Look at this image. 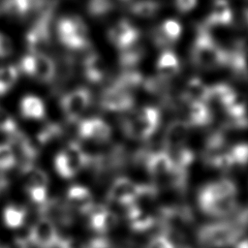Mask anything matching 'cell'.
Instances as JSON below:
<instances>
[{
  "mask_svg": "<svg viewBox=\"0 0 248 248\" xmlns=\"http://www.w3.org/2000/svg\"><path fill=\"white\" fill-rule=\"evenodd\" d=\"M191 59L201 69L211 70L227 66L228 50L224 49L208 32L207 27L200 25L192 45Z\"/></svg>",
  "mask_w": 248,
  "mask_h": 248,
  "instance_id": "cell-1",
  "label": "cell"
},
{
  "mask_svg": "<svg viewBox=\"0 0 248 248\" xmlns=\"http://www.w3.org/2000/svg\"><path fill=\"white\" fill-rule=\"evenodd\" d=\"M56 0H51L39 13L25 34V44L29 53H45L49 50L52 38V19Z\"/></svg>",
  "mask_w": 248,
  "mask_h": 248,
  "instance_id": "cell-2",
  "label": "cell"
},
{
  "mask_svg": "<svg viewBox=\"0 0 248 248\" xmlns=\"http://www.w3.org/2000/svg\"><path fill=\"white\" fill-rule=\"evenodd\" d=\"M56 35L61 45L69 50L83 51L91 46L87 25L76 15L62 16L57 21Z\"/></svg>",
  "mask_w": 248,
  "mask_h": 248,
  "instance_id": "cell-3",
  "label": "cell"
},
{
  "mask_svg": "<svg viewBox=\"0 0 248 248\" xmlns=\"http://www.w3.org/2000/svg\"><path fill=\"white\" fill-rule=\"evenodd\" d=\"M92 159L78 141H70L54 158L56 172L63 178H72L83 168L90 166Z\"/></svg>",
  "mask_w": 248,
  "mask_h": 248,
  "instance_id": "cell-4",
  "label": "cell"
},
{
  "mask_svg": "<svg viewBox=\"0 0 248 248\" xmlns=\"http://www.w3.org/2000/svg\"><path fill=\"white\" fill-rule=\"evenodd\" d=\"M160 121V111L154 107H143L127 116L123 129L127 136L135 140H146L156 131Z\"/></svg>",
  "mask_w": 248,
  "mask_h": 248,
  "instance_id": "cell-5",
  "label": "cell"
},
{
  "mask_svg": "<svg viewBox=\"0 0 248 248\" xmlns=\"http://www.w3.org/2000/svg\"><path fill=\"white\" fill-rule=\"evenodd\" d=\"M18 70L42 83H50L55 78L56 64L47 54L28 52L20 59Z\"/></svg>",
  "mask_w": 248,
  "mask_h": 248,
  "instance_id": "cell-6",
  "label": "cell"
},
{
  "mask_svg": "<svg viewBox=\"0 0 248 248\" xmlns=\"http://www.w3.org/2000/svg\"><path fill=\"white\" fill-rule=\"evenodd\" d=\"M240 232L241 230L231 223H215L202 227L199 232V239L210 247H227L232 245Z\"/></svg>",
  "mask_w": 248,
  "mask_h": 248,
  "instance_id": "cell-7",
  "label": "cell"
},
{
  "mask_svg": "<svg viewBox=\"0 0 248 248\" xmlns=\"http://www.w3.org/2000/svg\"><path fill=\"white\" fill-rule=\"evenodd\" d=\"M91 103V92L86 87L75 88L60 99V108L65 118L71 122H77L89 108Z\"/></svg>",
  "mask_w": 248,
  "mask_h": 248,
  "instance_id": "cell-8",
  "label": "cell"
},
{
  "mask_svg": "<svg viewBox=\"0 0 248 248\" xmlns=\"http://www.w3.org/2000/svg\"><path fill=\"white\" fill-rule=\"evenodd\" d=\"M108 41L119 50L124 49L140 40V31L128 19H120L108 31Z\"/></svg>",
  "mask_w": 248,
  "mask_h": 248,
  "instance_id": "cell-9",
  "label": "cell"
},
{
  "mask_svg": "<svg viewBox=\"0 0 248 248\" xmlns=\"http://www.w3.org/2000/svg\"><path fill=\"white\" fill-rule=\"evenodd\" d=\"M135 103L131 92L113 86L106 87L100 97V106L108 111H126L133 108Z\"/></svg>",
  "mask_w": 248,
  "mask_h": 248,
  "instance_id": "cell-10",
  "label": "cell"
},
{
  "mask_svg": "<svg viewBox=\"0 0 248 248\" xmlns=\"http://www.w3.org/2000/svg\"><path fill=\"white\" fill-rule=\"evenodd\" d=\"M58 234L56 225L48 218L39 216V219L29 229L27 238L38 248H46L54 242Z\"/></svg>",
  "mask_w": 248,
  "mask_h": 248,
  "instance_id": "cell-11",
  "label": "cell"
},
{
  "mask_svg": "<svg viewBox=\"0 0 248 248\" xmlns=\"http://www.w3.org/2000/svg\"><path fill=\"white\" fill-rule=\"evenodd\" d=\"M139 184L134 183L126 177L116 178L108 193L109 201L121 205H128L137 202L139 195Z\"/></svg>",
  "mask_w": 248,
  "mask_h": 248,
  "instance_id": "cell-12",
  "label": "cell"
},
{
  "mask_svg": "<svg viewBox=\"0 0 248 248\" xmlns=\"http://www.w3.org/2000/svg\"><path fill=\"white\" fill-rule=\"evenodd\" d=\"M227 67L237 79L248 80V46L246 43L239 41L228 50Z\"/></svg>",
  "mask_w": 248,
  "mask_h": 248,
  "instance_id": "cell-13",
  "label": "cell"
},
{
  "mask_svg": "<svg viewBox=\"0 0 248 248\" xmlns=\"http://www.w3.org/2000/svg\"><path fill=\"white\" fill-rule=\"evenodd\" d=\"M78 133V136L83 140L104 142L109 139L111 130L108 124H107L103 119L91 117L83 119L79 122Z\"/></svg>",
  "mask_w": 248,
  "mask_h": 248,
  "instance_id": "cell-14",
  "label": "cell"
},
{
  "mask_svg": "<svg viewBox=\"0 0 248 248\" xmlns=\"http://www.w3.org/2000/svg\"><path fill=\"white\" fill-rule=\"evenodd\" d=\"M181 33L182 26L179 21L167 19L154 29L152 32V40L157 46L166 49L179 40Z\"/></svg>",
  "mask_w": 248,
  "mask_h": 248,
  "instance_id": "cell-15",
  "label": "cell"
},
{
  "mask_svg": "<svg viewBox=\"0 0 248 248\" xmlns=\"http://www.w3.org/2000/svg\"><path fill=\"white\" fill-rule=\"evenodd\" d=\"M65 202L73 212L84 215H86L94 205L91 192L81 185L71 186L67 191Z\"/></svg>",
  "mask_w": 248,
  "mask_h": 248,
  "instance_id": "cell-16",
  "label": "cell"
},
{
  "mask_svg": "<svg viewBox=\"0 0 248 248\" xmlns=\"http://www.w3.org/2000/svg\"><path fill=\"white\" fill-rule=\"evenodd\" d=\"M89 218V226L98 232H107L113 229L118 222L115 212L101 204H94L86 214Z\"/></svg>",
  "mask_w": 248,
  "mask_h": 248,
  "instance_id": "cell-17",
  "label": "cell"
},
{
  "mask_svg": "<svg viewBox=\"0 0 248 248\" xmlns=\"http://www.w3.org/2000/svg\"><path fill=\"white\" fill-rule=\"evenodd\" d=\"M189 130L190 125L184 120H174L169 124L164 137V144L168 152L184 146Z\"/></svg>",
  "mask_w": 248,
  "mask_h": 248,
  "instance_id": "cell-18",
  "label": "cell"
},
{
  "mask_svg": "<svg viewBox=\"0 0 248 248\" xmlns=\"http://www.w3.org/2000/svg\"><path fill=\"white\" fill-rule=\"evenodd\" d=\"M181 99L185 103H204L210 102V86L202 78L193 77L187 82L181 93Z\"/></svg>",
  "mask_w": 248,
  "mask_h": 248,
  "instance_id": "cell-19",
  "label": "cell"
},
{
  "mask_svg": "<svg viewBox=\"0 0 248 248\" xmlns=\"http://www.w3.org/2000/svg\"><path fill=\"white\" fill-rule=\"evenodd\" d=\"M199 203L205 213L214 216L228 215L236 208L235 195L214 199H199Z\"/></svg>",
  "mask_w": 248,
  "mask_h": 248,
  "instance_id": "cell-20",
  "label": "cell"
},
{
  "mask_svg": "<svg viewBox=\"0 0 248 248\" xmlns=\"http://www.w3.org/2000/svg\"><path fill=\"white\" fill-rule=\"evenodd\" d=\"M83 77L92 83H98L105 78L106 67L103 58L96 52L85 54L81 62Z\"/></svg>",
  "mask_w": 248,
  "mask_h": 248,
  "instance_id": "cell-21",
  "label": "cell"
},
{
  "mask_svg": "<svg viewBox=\"0 0 248 248\" xmlns=\"http://www.w3.org/2000/svg\"><path fill=\"white\" fill-rule=\"evenodd\" d=\"M144 162L147 171L156 178L169 176L173 169L172 161L165 151L148 154L144 157Z\"/></svg>",
  "mask_w": 248,
  "mask_h": 248,
  "instance_id": "cell-22",
  "label": "cell"
},
{
  "mask_svg": "<svg viewBox=\"0 0 248 248\" xmlns=\"http://www.w3.org/2000/svg\"><path fill=\"white\" fill-rule=\"evenodd\" d=\"M233 15L227 0H215L211 11L204 22V26H226L232 22Z\"/></svg>",
  "mask_w": 248,
  "mask_h": 248,
  "instance_id": "cell-23",
  "label": "cell"
},
{
  "mask_svg": "<svg viewBox=\"0 0 248 248\" xmlns=\"http://www.w3.org/2000/svg\"><path fill=\"white\" fill-rule=\"evenodd\" d=\"M157 76L163 79H170L180 70V63L176 54L170 48L164 49L157 60Z\"/></svg>",
  "mask_w": 248,
  "mask_h": 248,
  "instance_id": "cell-24",
  "label": "cell"
},
{
  "mask_svg": "<svg viewBox=\"0 0 248 248\" xmlns=\"http://www.w3.org/2000/svg\"><path fill=\"white\" fill-rule=\"evenodd\" d=\"M19 111L24 119L41 120L46 116V105L36 95H25L19 103Z\"/></svg>",
  "mask_w": 248,
  "mask_h": 248,
  "instance_id": "cell-25",
  "label": "cell"
},
{
  "mask_svg": "<svg viewBox=\"0 0 248 248\" xmlns=\"http://www.w3.org/2000/svg\"><path fill=\"white\" fill-rule=\"evenodd\" d=\"M125 211L133 230L142 232L154 225V218L148 212L141 210L136 203L126 205Z\"/></svg>",
  "mask_w": 248,
  "mask_h": 248,
  "instance_id": "cell-26",
  "label": "cell"
},
{
  "mask_svg": "<svg viewBox=\"0 0 248 248\" xmlns=\"http://www.w3.org/2000/svg\"><path fill=\"white\" fill-rule=\"evenodd\" d=\"M235 194L236 187L234 183L229 179H222L204 186L199 194V199H214Z\"/></svg>",
  "mask_w": 248,
  "mask_h": 248,
  "instance_id": "cell-27",
  "label": "cell"
},
{
  "mask_svg": "<svg viewBox=\"0 0 248 248\" xmlns=\"http://www.w3.org/2000/svg\"><path fill=\"white\" fill-rule=\"evenodd\" d=\"M212 118L211 111L204 103H188L187 104V120L190 126L207 125Z\"/></svg>",
  "mask_w": 248,
  "mask_h": 248,
  "instance_id": "cell-28",
  "label": "cell"
},
{
  "mask_svg": "<svg viewBox=\"0 0 248 248\" xmlns=\"http://www.w3.org/2000/svg\"><path fill=\"white\" fill-rule=\"evenodd\" d=\"M144 80L140 72L134 69H123V71L113 79L111 84L128 92L142 85Z\"/></svg>",
  "mask_w": 248,
  "mask_h": 248,
  "instance_id": "cell-29",
  "label": "cell"
},
{
  "mask_svg": "<svg viewBox=\"0 0 248 248\" xmlns=\"http://www.w3.org/2000/svg\"><path fill=\"white\" fill-rule=\"evenodd\" d=\"M119 51V64L123 69H133L145 54V49L140 41Z\"/></svg>",
  "mask_w": 248,
  "mask_h": 248,
  "instance_id": "cell-30",
  "label": "cell"
},
{
  "mask_svg": "<svg viewBox=\"0 0 248 248\" xmlns=\"http://www.w3.org/2000/svg\"><path fill=\"white\" fill-rule=\"evenodd\" d=\"M27 209L21 205L8 204L3 209V222L9 229H18L26 221Z\"/></svg>",
  "mask_w": 248,
  "mask_h": 248,
  "instance_id": "cell-31",
  "label": "cell"
},
{
  "mask_svg": "<svg viewBox=\"0 0 248 248\" xmlns=\"http://www.w3.org/2000/svg\"><path fill=\"white\" fill-rule=\"evenodd\" d=\"M161 9V4L156 0H136L129 6V12L142 18L151 17Z\"/></svg>",
  "mask_w": 248,
  "mask_h": 248,
  "instance_id": "cell-32",
  "label": "cell"
},
{
  "mask_svg": "<svg viewBox=\"0 0 248 248\" xmlns=\"http://www.w3.org/2000/svg\"><path fill=\"white\" fill-rule=\"evenodd\" d=\"M19 77V70L14 65L0 67V96L7 94L16 83Z\"/></svg>",
  "mask_w": 248,
  "mask_h": 248,
  "instance_id": "cell-33",
  "label": "cell"
},
{
  "mask_svg": "<svg viewBox=\"0 0 248 248\" xmlns=\"http://www.w3.org/2000/svg\"><path fill=\"white\" fill-rule=\"evenodd\" d=\"M234 89L227 83H216L210 86V101H215L225 108L235 96Z\"/></svg>",
  "mask_w": 248,
  "mask_h": 248,
  "instance_id": "cell-34",
  "label": "cell"
},
{
  "mask_svg": "<svg viewBox=\"0 0 248 248\" xmlns=\"http://www.w3.org/2000/svg\"><path fill=\"white\" fill-rule=\"evenodd\" d=\"M114 8L112 0H89L87 13L94 17H101L108 14Z\"/></svg>",
  "mask_w": 248,
  "mask_h": 248,
  "instance_id": "cell-35",
  "label": "cell"
},
{
  "mask_svg": "<svg viewBox=\"0 0 248 248\" xmlns=\"http://www.w3.org/2000/svg\"><path fill=\"white\" fill-rule=\"evenodd\" d=\"M16 166L14 151L8 142L0 143V170L4 171Z\"/></svg>",
  "mask_w": 248,
  "mask_h": 248,
  "instance_id": "cell-36",
  "label": "cell"
},
{
  "mask_svg": "<svg viewBox=\"0 0 248 248\" xmlns=\"http://www.w3.org/2000/svg\"><path fill=\"white\" fill-rule=\"evenodd\" d=\"M17 131V124L13 116L5 108L0 107V133L11 136Z\"/></svg>",
  "mask_w": 248,
  "mask_h": 248,
  "instance_id": "cell-37",
  "label": "cell"
},
{
  "mask_svg": "<svg viewBox=\"0 0 248 248\" xmlns=\"http://www.w3.org/2000/svg\"><path fill=\"white\" fill-rule=\"evenodd\" d=\"M234 165H246L248 163V144H237L228 150Z\"/></svg>",
  "mask_w": 248,
  "mask_h": 248,
  "instance_id": "cell-38",
  "label": "cell"
},
{
  "mask_svg": "<svg viewBox=\"0 0 248 248\" xmlns=\"http://www.w3.org/2000/svg\"><path fill=\"white\" fill-rule=\"evenodd\" d=\"M30 201L37 204L38 207L43 205L47 200V187H35L26 191Z\"/></svg>",
  "mask_w": 248,
  "mask_h": 248,
  "instance_id": "cell-39",
  "label": "cell"
},
{
  "mask_svg": "<svg viewBox=\"0 0 248 248\" xmlns=\"http://www.w3.org/2000/svg\"><path fill=\"white\" fill-rule=\"evenodd\" d=\"M14 52V44L12 40L0 32V58L9 57Z\"/></svg>",
  "mask_w": 248,
  "mask_h": 248,
  "instance_id": "cell-40",
  "label": "cell"
},
{
  "mask_svg": "<svg viewBox=\"0 0 248 248\" xmlns=\"http://www.w3.org/2000/svg\"><path fill=\"white\" fill-rule=\"evenodd\" d=\"M172 241L166 234L156 235L151 239L147 248H174Z\"/></svg>",
  "mask_w": 248,
  "mask_h": 248,
  "instance_id": "cell-41",
  "label": "cell"
},
{
  "mask_svg": "<svg viewBox=\"0 0 248 248\" xmlns=\"http://www.w3.org/2000/svg\"><path fill=\"white\" fill-rule=\"evenodd\" d=\"M174 2L178 11L181 13H188L196 7L198 0H174Z\"/></svg>",
  "mask_w": 248,
  "mask_h": 248,
  "instance_id": "cell-42",
  "label": "cell"
},
{
  "mask_svg": "<svg viewBox=\"0 0 248 248\" xmlns=\"http://www.w3.org/2000/svg\"><path fill=\"white\" fill-rule=\"evenodd\" d=\"M46 248H74V243L73 240L68 237H62L59 235L57 239Z\"/></svg>",
  "mask_w": 248,
  "mask_h": 248,
  "instance_id": "cell-43",
  "label": "cell"
},
{
  "mask_svg": "<svg viewBox=\"0 0 248 248\" xmlns=\"http://www.w3.org/2000/svg\"><path fill=\"white\" fill-rule=\"evenodd\" d=\"M84 248H114L113 245L105 238L97 237L92 239Z\"/></svg>",
  "mask_w": 248,
  "mask_h": 248,
  "instance_id": "cell-44",
  "label": "cell"
},
{
  "mask_svg": "<svg viewBox=\"0 0 248 248\" xmlns=\"http://www.w3.org/2000/svg\"><path fill=\"white\" fill-rule=\"evenodd\" d=\"M234 248H248V237L240 232L232 243Z\"/></svg>",
  "mask_w": 248,
  "mask_h": 248,
  "instance_id": "cell-45",
  "label": "cell"
},
{
  "mask_svg": "<svg viewBox=\"0 0 248 248\" xmlns=\"http://www.w3.org/2000/svg\"><path fill=\"white\" fill-rule=\"evenodd\" d=\"M8 186H9V180L7 179L4 172L0 170V192L8 188Z\"/></svg>",
  "mask_w": 248,
  "mask_h": 248,
  "instance_id": "cell-46",
  "label": "cell"
},
{
  "mask_svg": "<svg viewBox=\"0 0 248 248\" xmlns=\"http://www.w3.org/2000/svg\"><path fill=\"white\" fill-rule=\"evenodd\" d=\"M2 12H1V2H0V14H1Z\"/></svg>",
  "mask_w": 248,
  "mask_h": 248,
  "instance_id": "cell-47",
  "label": "cell"
},
{
  "mask_svg": "<svg viewBox=\"0 0 248 248\" xmlns=\"http://www.w3.org/2000/svg\"><path fill=\"white\" fill-rule=\"evenodd\" d=\"M245 1H246V2H247V3H248V0H245Z\"/></svg>",
  "mask_w": 248,
  "mask_h": 248,
  "instance_id": "cell-48",
  "label": "cell"
},
{
  "mask_svg": "<svg viewBox=\"0 0 248 248\" xmlns=\"http://www.w3.org/2000/svg\"><path fill=\"white\" fill-rule=\"evenodd\" d=\"M122 1H127V0H122Z\"/></svg>",
  "mask_w": 248,
  "mask_h": 248,
  "instance_id": "cell-49",
  "label": "cell"
},
{
  "mask_svg": "<svg viewBox=\"0 0 248 248\" xmlns=\"http://www.w3.org/2000/svg\"><path fill=\"white\" fill-rule=\"evenodd\" d=\"M0 247H1V246H0Z\"/></svg>",
  "mask_w": 248,
  "mask_h": 248,
  "instance_id": "cell-50",
  "label": "cell"
}]
</instances>
